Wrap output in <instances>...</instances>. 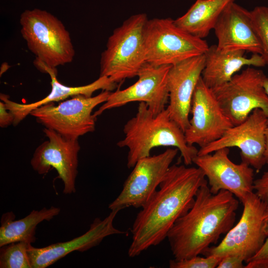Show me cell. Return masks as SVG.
<instances>
[{"instance_id": "obj_1", "label": "cell", "mask_w": 268, "mask_h": 268, "mask_svg": "<svg viewBox=\"0 0 268 268\" xmlns=\"http://www.w3.org/2000/svg\"><path fill=\"white\" fill-rule=\"evenodd\" d=\"M206 184L200 168L171 165L159 189L141 207L134 221L129 257H136L166 238L175 222L192 206L199 189Z\"/></svg>"}, {"instance_id": "obj_2", "label": "cell", "mask_w": 268, "mask_h": 268, "mask_svg": "<svg viewBox=\"0 0 268 268\" xmlns=\"http://www.w3.org/2000/svg\"><path fill=\"white\" fill-rule=\"evenodd\" d=\"M239 201L230 192L211 193L207 184L198 191L191 208L175 222L167 238L176 260L203 254L234 225Z\"/></svg>"}, {"instance_id": "obj_3", "label": "cell", "mask_w": 268, "mask_h": 268, "mask_svg": "<svg viewBox=\"0 0 268 268\" xmlns=\"http://www.w3.org/2000/svg\"><path fill=\"white\" fill-rule=\"evenodd\" d=\"M123 132L124 137L117 145L128 148L129 168L139 159L150 156L151 150L159 146L177 148L186 165L191 164L198 155V149L187 143L184 132L171 118L167 108L155 115L145 103L140 102L135 116L124 125Z\"/></svg>"}, {"instance_id": "obj_4", "label": "cell", "mask_w": 268, "mask_h": 268, "mask_svg": "<svg viewBox=\"0 0 268 268\" xmlns=\"http://www.w3.org/2000/svg\"><path fill=\"white\" fill-rule=\"evenodd\" d=\"M21 34L35 56V66L46 72L72 62L75 51L70 35L63 22L39 9L25 10L20 17Z\"/></svg>"}, {"instance_id": "obj_5", "label": "cell", "mask_w": 268, "mask_h": 268, "mask_svg": "<svg viewBox=\"0 0 268 268\" xmlns=\"http://www.w3.org/2000/svg\"><path fill=\"white\" fill-rule=\"evenodd\" d=\"M145 13L133 15L109 36L100 61V76L116 83L136 76L146 63L144 29Z\"/></svg>"}, {"instance_id": "obj_6", "label": "cell", "mask_w": 268, "mask_h": 268, "mask_svg": "<svg viewBox=\"0 0 268 268\" xmlns=\"http://www.w3.org/2000/svg\"><path fill=\"white\" fill-rule=\"evenodd\" d=\"M146 62L173 66L204 54L209 46L204 40L186 32L170 18L148 19L144 29Z\"/></svg>"}, {"instance_id": "obj_7", "label": "cell", "mask_w": 268, "mask_h": 268, "mask_svg": "<svg viewBox=\"0 0 268 268\" xmlns=\"http://www.w3.org/2000/svg\"><path fill=\"white\" fill-rule=\"evenodd\" d=\"M242 204L243 210L238 222L218 245L209 247L202 255L221 258L234 255L247 263L261 249L268 237V225L265 220L268 204L254 192Z\"/></svg>"}, {"instance_id": "obj_8", "label": "cell", "mask_w": 268, "mask_h": 268, "mask_svg": "<svg viewBox=\"0 0 268 268\" xmlns=\"http://www.w3.org/2000/svg\"><path fill=\"white\" fill-rule=\"evenodd\" d=\"M110 93L105 90L95 96L75 95L58 105L51 103L37 107L30 115L46 128L54 130L66 138L78 139L79 136L94 131L97 117L92 111L107 101Z\"/></svg>"}, {"instance_id": "obj_9", "label": "cell", "mask_w": 268, "mask_h": 268, "mask_svg": "<svg viewBox=\"0 0 268 268\" xmlns=\"http://www.w3.org/2000/svg\"><path fill=\"white\" fill-rule=\"evenodd\" d=\"M266 77L262 70L248 67L227 82L211 89L233 126L244 122L256 109L268 117V95L264 87Z\"/></svg>"}, {"instance_id": "obj_10", "label": "cell", "mask_w": 268, "mask_h": 268, "mask_svg": "<svg viewBox=\"0 0 268 268\" xmlns=\"http://www.w3.org/2000/svg\"><path fill=\"white\" fill-rule=\"evenodd\" d=\"M178 149L168 148L158 155L139 159L125 181L123 189L109 205L111 210L133 206L142 207L157 191Z\"/></svg>"}, {"instance_id": "obj_11", "label": "cell", "mask_w": 268, "mask_h": 268, "mask_svg": "<svg viewBox=\"0 0 268 268\" xmlns=\"http://www.w3.org/2000/svg\"><path fill=\"white\" fill-rule=\"evenodd\" d=\"M171 66L146 62L137 73V80L124 89L111 92L94 115L97 117L106 110L136 101L145 103L154 114L159 113L169 102L168 75Z\"/></svg>"}, {"instance_id": "obj_12", "label": "cell", "mask_w": 268, "mask_h": 268, "mask_svg": "<svg viewBox=\"0 0 268 268\" xmlns=\"http://www.w3.org/2000/svg\"><path fill=\"white\" fill-rule=\"evenodd\" d=\"M229 152L226 147L210 154L197 155L193 163L203 172L211 193L215 194L226 190L243 203L254 192V171L245 162L236 164L232 161L228 156Z\"/></svg>"}, {"instance_id": "obj_13", "label": "cell", "mask_w": 268, "mask_h": 268, "mask_svg": "<svg viewBox=\"0 0 268 268\" xmlns=\"http://www.w3.org/2000/svg\"><path fill=\"white\" fill-rule=\"evenodd\" d=\"M268 117L256 109L242 123L229 128L218 139L198 150V155L211 153L222 148L238 147L242 162L257 170L266 164L265 158V132Z\"/></svg>"}, {"instance_id": "obj_14", "label": "cell", "mask_w": 268, "mask_h": 268, "mask_svg": "<svg viewBox=\"0 0 268 268\" xmlns=\"http://www.w3.org/2000/svg\"><path fill=\"white\" fill-rule=\"evenodd\" d=\"M190 113L192 118L185 131L187 143L203 147L220 138L233 125L221 109L212 90L201 76L195 88Z\"/></svg>"}, {"instance_id": "obj_15", "label": "cell", "mask_w": 268, "mask_h": 268, "mask_svg": "<svg viewBox=\"0 0 268 268\" xmlns=\"http://www.w3.org/2000/svg\"><path fill=\"white\" fill-rule=\"evenodd\" d=\"M43 132L48 140L36 149L30 162L32 168L40 175L46 174L52 168L55 169L58 178L64 183L63 193H75L80 149L78 139L66 138L46 128Z\"/></svg>"}, {"instance_id": "obj_16", "label": "cell", "mask_w": 268, "mask_h": 268, "mask_svg": "<svg viewBox=\"0 0 268 268\" xmlns=\"http://www.w3.org/2000/svg\"><path fill=\"white\" fill-rule=\"evenodd\" d=\"M205 65L204 55L196 56L171 66L168 75L171 118L185 132L189 125L193 94Z\"/></svg>"}, {"instance_id": "obj_17", "label": "cell", "mask_w": 268, "mask_h": 268, "mask_svg": "<svg viewBox=\"0 0 268 268\" xmlns=\"http://www.w3.org/2000/svg\"><path fill=\"white\" fill-rule=\"evenodd\" d=\"M119 211L111 210L103 220L95 218L86 233L70 241L42 248H35L30 244L28 254L32 268H46L72 252H84L97 246L108 236L126 233L113 225L114 219Z\"/></svg>"}, {"instance_id": "obj_18", "label": "cell", "mask_w": 268, "mask_h": 268, "mask_svg": "<svg viewBox=\"0 0 268 268\" xmlns=\"http://www.w3.org/2000/svg\"><path fill=\"white\" fill-rule=\"evenodd\" d=\"M213 29L219 50H243L262 55V47L253 25L251 12L235 1L223 10Z\"/></svg>"}, {"instance_id": "obj_19", "label": "cell", "mask_w": 268, "mask_h": 268, "mask_svg": "<svg viewBox=\"0 0 268 268\" xmlns=\"http://www.w3.org/2000/svg\"><path fill=\"white\" fill-rule=\"evenodd\" d=\"M48 74L51 79V91L47 96L38 101L29 104H20L10 100L9 96L6 94H0L1 101L5 103L7 109L14 116L13 125L14 126L30 114L33 110L41 106L63 101L77 95L90 97L97 90L111 91L117 86V83L105 76H99L97 79L85 85L68 86L60 83L57 79L56 69L49 70Z\"/></svg>"}, {"instance_id": "obj_20", "label": "cell", "mask_w": 268, "mask_h": 268, "mask_svg": "<svg viewBox=\"0 0 268 268\" xmlns=\"http://www.w3.org/2000/svg\"><path fill=\"white\" fill-rule=\"evenodd\" d=\"M243 50L223 52L216 45L208 47L204 53L205 65L201 74L204 83L214 89L229 81L244 66L262 67L267 65L261 55L244 56Z\"/></svg>"}, {"instance_id": "obj_21", "label": "cell", "mask_w": 268, "mask_h": 268, "mask_svg": "<svg viewBox=\"0 0 268 268\" xmlns=\"http://www.w3.org/2000/svg\"><path fill=\"white\" fill-rule=\"evenodd\" d=\"M61 209L51 206L40 210H33L26 217L15 220L12 212L4 213L0 227V247L11 243L24 242L28 244L36 241L35 232L38 224L44 220L50 221L58 215Z\"/></svg>"}, {"instance_id": "obj_22", "label": "cell", "mask_w": 268, "mask_h": 268, "mask_svg": "<svg viewBox=\"0 0 268 268\" xmlns=\"http://www.w3.org/2000/svg\"><path fill=\"white\" fill-rule=\"evenodd\" d=\"M235 0H197L186 13L174 20L180 28L203 39L213 29L223 10Z\"/></svg>"}, {"instance_id": "obj_23", "label": "cell", "mask_w": 268, "mask_h": 268, "mask_svg": "<svg viewBox=\"0 0 268 268\" xmlns=\"http://www.w3.org/2000/svg\"><path fill=\"white\" fill-rule=\"evenodd\" d=\"M24 242L9 243L0 247V268H32L28 254L29 245Z\"/></svg>"}, {"instance_id": "obj_24", "label": "cell", "mask_w": 268, "mask_h": 268, "mask_svg": "<svg viewBox=\"0 0 268 268\" xmlns=\"http://www.w3.org/2000/svg\"><path fill=\"white\" fill-rule=\"evenodd\" d=\"M250 12L253 25L262 47L261 56L268 65V7L257 6Z\"/></svg>"}, {"instance_id": "obj_25", "label": "cell", "mask_w": 268, "mask_h": 268, "mask_svg": "<svg viewBox=\"0 0 268 268\" xmlns=\"http://www.w3.org/2000/svg\"><path fill=\"white\" fill-rule=\"evenodd\" d=\"M221 260V258L214 256L203 258L198 255L181 260H171L169 266L170 268H215Z\"/></svg>"}, {"instance_id": "obj_26", "label": "cell", "mask_w": 268, "mask_h": 268, "mask_svg": "<svg viewBox=\"0 0 268 268\" xmlns=\"http://www.w3.org/2000/svg\"><path fill=\"white\" fill-rule=\"evenodd\" d=\"M254 193L268 204V170L254 182Z\"/></svg>"}, {"instance_id": "obj_27", "label": "cell", "mask_w": 268, "mask_h": 268, "mask_svg": "<svg viewBox=\"0 0 268 268\" xmlns=\"http://www.w3.org/2000/svg\"><path fill=\"white\" fill-rule=\"evenodd\" d=\"M244 260L240 257L229 255L221 258L217 268H243L245 266L243 264Z\"/></svg>"}, {"instance_id": "obj_28", "label": "cell", "mask_w": 268, "mask_h": 268, "mask_svg": "<svg viewBox=\"0 0 268 268\" xmlns=\"http://www.w3.org/2000/svg\"><path fill=\"white\" fill-rule=\"evenodd\" d=\"M14 120L13 115L7 109L4 102H0V127L5 128L13 124Z\"/></svg>"}, {"instance_id": "obj_29", "label": "cell", "mask_w": 268, "mask_h": 268, "mask_svg": "<svg viewBox=\"0 0 268 268\" xmlns=\"http://www.w3.org/2000/svg\"><path fill=\"white\" fill-rule=\"evenodd\" d=\"M265 220L268 225V204L265 212ZM262 259L268 260V237L261 249L249 262Z\"/></svg>"}, {"instance_id": "obj_30", "label": "cell", "mask_w": 268, "mask_h": 268, "mask_svg": "<svg viewBox=\"0 0 268 268\" xmlns=\"http://www.w3.org/2000/svg\"><path fill=\"white\" fill-rule=\"evenodd\" d=\"M246 268H268V260L251 261L247 263Z\"/></svg>"}, {"instance_id": "obj_31", "label": "cell", "mask_w": 268, "mask_h": 268, "mask_svg": "<svg viewBox=\"0 0 268 268\" xmlns=\"http://www.w3.org/2000/svg\"><path fill=\"white\" fill-rule=\"evenodd\" d=\"M265 158L266 164H268V120L265 132Z\"/></svg>"}, {"instance_id": "obj_32", "label": "cell", "mask_w": 268, "mask_h": 268, "mask_svg": "<svg viewBox=\"0 0 268 268\" xmlns=\"http://www.w3.org/2000/svg\"><path fill=\"white\" fill-rule=\"evenodd\" d=\"M264 87L267 94L268 95V77H267L264 82Z\"/></svg>"}]
</instances>
